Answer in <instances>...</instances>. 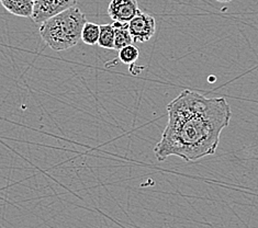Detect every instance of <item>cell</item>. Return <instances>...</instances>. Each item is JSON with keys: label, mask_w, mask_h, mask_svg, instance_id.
Wrapping results in <instances>:
<instances>
[{"label": "cell", "mask_w": 258, "mask_h": 228, "mask_svg": "<svg viewBox=\"0 0 258 228\" xmlns=\"http://www.w3.org/2000/svg\"><path fill=\"white\" fill-rule=\"evenodd\" d=\"M167 113V125L154 149L158 162L170 156L196 162L214 155L232 118L224 98H208L189 89L168 104Z\"/></svg>", "instance_id": "1"}, {"label": "cell", "mask_w": 258, "mask_h": 228, "mask_svg": "<svg viewBox=\"0 0 258 228\" xmlns=\"http://www.w3.org/2000/svg\"><path fill=\"white\" fill-rule=\"evenodd\" d=\"M87 22L86 16L77 7L67 9L41 23L40 35L54 51H66L82 40V31Z\"/></svg>", "instance_id": "2"}, {"label": "cell", "mask_w": 258, "mask_h": 228, "mask_svg": "<svg viewBox=\"0 0 258 228\" xmlns=\"http://www.w3.org/2000/svg\"><path fill=\"white\" fill-rule=\"evenodd\" d=\"M77 2L78 0H36L31 19L35 23H43L60 12L75 7Z\"/></svg>", "instance_id": "3"}, {"label": "cell", "mask_w": 258, "mask_h": 228, "mask_svg": "<svg viewBox=\"0 0 258 228\" xmlns=\"http://www.w3.org/2000/svg\"><path fill=\"white\" fill-rule=\"evenodd\" d=\"M128 31L132 35L134 43H145L150 41L156 32L155 18L140 11L133 19L127 23Z\"/></svg>", "instance_id": "4"}, {"label": "cell", "mask_w": 258, "mask_h": 228, "mask_svg": "<svg viewBox=\"0 0 258 228\" xmlns=\"http://www.w3.org/2000/svg\"><path fill=\"white\" fill-rule=\"evenodd\" d=\"M137 0H111L108 15L113 22L128 23L140 12Z\"/></svg>", "instance_id": "5"}, {"label": "cell", "mask_w": 258, "mask_h": 228, "mask_svg": "<svg viewBox=\"0 0 258 228\" xmlns=\"http://www.w3.org/2000/svg\"><path fill=\"white\" fill-rule=\"evenodd\" d=\"M3 7L10 14L20 18H31L33 12V0H0Z\"/></svg>", "instance_id": "6"}, {"label": "cell", "mask_w": 258, "mask_h": 228, "mask_svg": "<svg viewBox=\"0 0 258 228\" xmlns=\"http://www.w3.org/2000/svg\"><path fill=\"white\" fill-rule=\"evenodd\" d=\"M112 27L114 29V50L120 51L121 48L133 44L134 42L127 23L113 22Z\"/></svg>", "instance_id": "7"}, {"label": "cell", "mask_w": 258, "mask_h": 228, "mask_svg": "<svg viewBox=\"0 0 258 228\" xmlns=\"http://www.w3.org/2000/svg\"><path fill=\"white\" fill-rule=\"evenodd\" d=\"M97 44L106 50H114V29L112 24H101Z\"/></svg>", "instance_id": "8"}, {"label": "cell", "mask_w": 258, "mask_h": 228, "mask_svg": "<svg viewBox=\"0 0 258 228\" xmlns=\"http://www.w3.org/2000/svg\"><path fill=\"white\" fill-rule=\"evenodd\" d=\"M100 26L94 22H86L82 31V41L87 45H96L99 39Z\"/></svg>", "instance_id": "9"}, {"label": "cell", "mask_w": 258, "mask_h": 228, "mask_svg": "<svg viewBox=\"0 0 258 228\" xmlns=\"http://www.w3.org/2000/svg\"><path fill=\"white\" fill-rule=\"evenodd\" d=\"M139 56H140L139 48L133 44L121 48V50L119 51L120 61H121V63H123V64H126V65L135 64V61L138 60Z\"/></svg>", "instance_id": "10"}, {"label": "cell", "mask_w": 258, "mask_h": 228, "mask_svg": "<svg viewBox=\"0 0 258 228\" xmlns=\"http://www.w3.org/2000/svg\"><path fill=\"white\" fill-rule=\"evenodd\" d=\"M219 3H223V4H227V3H232L233 0H217Z\"/></svg>", "instance_id": "11"}, {"label": "cell", "mask_w": 258, "mask_h": 228, "mask_svg": "<svg viewBox=\"0 0 258 228\" xmlns=\"http://www.w3.org/2000/svg\"><path fill=\"white\" fill-rule=\"evenodd\" d=\"M33 2H34V3H35V2H36V0H33Z\"/></svg>", "instance_id": "12"}]
</instances>
